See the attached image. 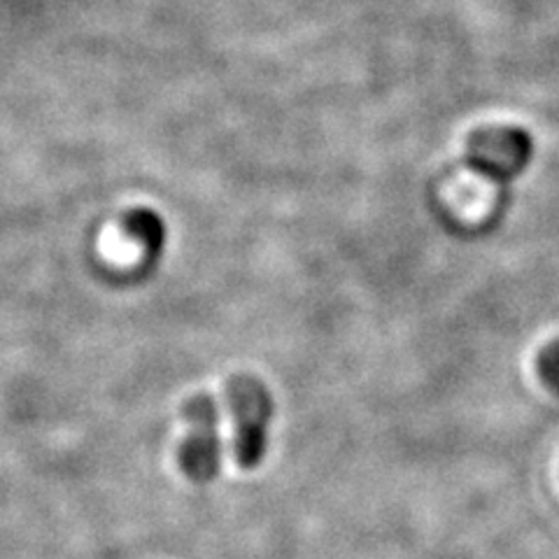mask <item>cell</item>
Segmentation results:
<instances>
[{
	"label": "cell",
	"mask_w": 559,
	"mask_h": 559,
	"mask_svg": "<svg viewBox=\"0 0 559 559\" xmlns=\"http://www.w3.org/2000/svg\"><path fill=\"white\" fill-rule=\"evenodd\" d=\"M226 396L236 423V460L242 468H254L266 454L273 396L254 376H234L226 384Z\"/></svg>",
	"instance_id": "1"
},
{
	"label": "cell",
	"mask_w": 559,
	"mask_h": 559,
	"mask_svg": "<svg viewBox=\"0 0 559 559\" xmlns=\"http://www.w3.org/2000/svg\"><path fill=\"white\" fill-rule=\"evenodd\" d=\"M185 419V441L180 448V466L185 474L197 480L207 483L219 474L222 443H219V411L215 399L210 394L191 396L182 406Z\"/></svg>",
	"instance_id": "3"
},
{
	"label": "cell",
	"mask_w": 559,
	"mask_h": 559,
	"mask_svg": "<svg viewBox=\"0 0 559 559\" xmlns=\"http://www.w3.org/2000/svg\"><path fill=\"white\" fill-rule=\"evenodd\" d=\"M532 154L534 140L524 129L483 127L468 135L464 162L471 170L499 185H506L527 168Z\"/></svg>",
	"instance_id": "2"
},
{
	"label": "cell",
	"mask_w": 559,
	"mask_h": 559,
	"mask_svg": "<svg viewBox=\"0 0 559 559\" xmlns=\"http://www.w3.org/2000/svg\"><path fill=\"white\" fill-rule=\"evenodd\" d=\"M536 366H538V376H540V380H544L546 388L550 392L559 394V341L540 349Z\"/></svg>",
	"instance_id": "5"
},
{
	"label": "cell",
	"mask_w": 559,
	"mask_h": 559,
	"mask_svg": "<svg viewBox=\"0 0 559 559\" xmlns=\"http://www.w3.org/2000/svg\"><path fill=\"white\" fill-rule=\"evenodd\" d=\"M121 231L145 250L147 264L154 266L166 248V224L150 207H133L121 217Z\"/></svg>",
	"instance_id": "4"
}]
</instances>
